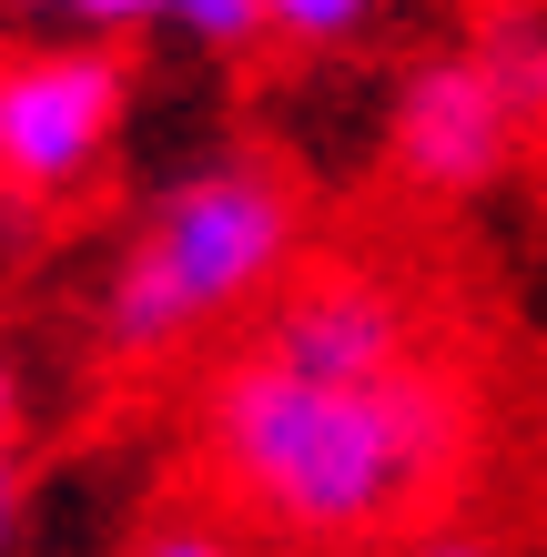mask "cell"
Segmentation results:
<instances>
[{
  "label": "cell",
  "instance_id": "obj_5",
  "mask_svg": "<svg viewBox=\"0 0 547 557\" xmlns=\"http://www.w3.org/2000/svg\"><path fill=\"white\" fill-rule=\"evenodd\" d=\"M253 355H274V366H295V375H325V385H365V375H396L415 355V305L385 274L325 264V274H295L274 294Z\"/></svg>",
  "mask_w": 547,
  "mask_h": 557
},
{
  "label": "cell",
  "instance_id": "obj_8",
  "mask_svg": "<svg viewBox=\"0 0 547 557\" xmlns=\"http://www.w3.org/2000/svg\"><path fill=\"white\" fill-rule=\"evenodd\" d=\"M133 557H244L234 537H213V528H152Z\"/></svg>",
  "mask_w": 547,
  "mask_h": 557
},
{
  "label": "cell",
  "instance_id": "obj_6",
  "mask_svg": "<svg viewBox=\"0 0 547 557\" xmlns=\"http://www.w3.org/2000/svg\"><path fill=\"white\" fill-rule=\"evenodd\" d=\"M41 11H61L72 30H142V21H173V30H192V41H213V51H234V41H253V0H41Z\"/></svg>",
  "mask_w": 547,
  "mask_h": 557
},
{
  "label": "cell",
  "instance_id": "obj_4",
  "mask_svg": "<svg viewBox=\"0 0 547 557\" xmlns=\"http://www.w3.org/2000/svg\"><path fill=\"white\" fill-rule=\"evenodd\" d=\"M527 102L518 82L497 72V51H457V61H426L406 91H396V173L415 193H476L497 183L527 143Z\"/></svg>",
  "mask_w": 547,
  "mask_h": 557
},
{
  "label": "cell",
  "instance_id": "obj_10",
  "mask_svg": "<svg viewBox=\"0 0 547 557\" xmlns=\"http://www.w3.org/2000/svg\"><path fill=\"white\" fill-rule=\"evenodd\" d=\"M415 557H497V547H476V537H426Z\"/></svg>",
  "mask_w": 547,
  "mask_h": 557
},
{
  "label": "cell",
  "instance_id": "obj_1",
  "mask_svg": "<svg viewBox=\"0 0 547 557\" xmlns=\"http://www.w3.org/2000/svg\"><path fill=\"white\" fill-rule=\"evenodd\" d=\"M203 446L253 517L295 537H375L457 486L467 385L436 375L426 355L365 385H325L274 355H244L203 396Z\"/></svg>",
  "mask_w": 547,
  "mask_h": 557
},
{
  "label": "cell",
  "instance_id": "obj_9",
  "mask_svg": "<svg viewBox=\"0 0 547 557\" xmlns=\"http://www.w3.org/2000/svg\"><path fill=\"white\" fill-rule=\"evenodd\" d=\"M11 507H21V476H11V446H0V537H11Z\"/></svg>",
  "mask_w": 547,
  "mask_h": 557
},
{
  "label": "cell",
  "instance_id": "obj_7",
  "mask_svg": "<svg viewBox=\"0 0 547 557\" xmlns=\"http://www.w3.org/2000/svg\"><path fill=\"white\" fill-rule=\"evenodd\" d=\"M375 0H253V21L284 30V41H356Z\"/></svg>",
  "mask_w": 547,
  "mask_h": 557
},
{
  "label": "cell",
  "instance_id": "obj_11",
  "mask_svg": "<svg viewBox=\"0 0 547 557\" xmlns=\"http://www.w3.org/2000/svg\"><path fill=\"white\" fill-rule=\"evenodd\" d=\"M11 406H21V396H11V355H0V436H11Z\"/></svg>",
  "mask_w": 547,
  "mask_h": 557
},
{
  "label": "cell",
  "instance_id": "obj_2",
  "mask_svg": "<svg viewBox=\"0 0 547 557\" xmlns=\"http://www.w3.org/2000/svg\"><path fill=\"white\" fill-rule=\"evenodd\" d=\"M284 253H295V183L274 162H213V173L173 183L152 203L142 244L122 253V274L102 294V345L112 355H163L192 324L253 305Z\"/></svg>",
  "mask_w": 547,
  "mask_h": 557
},
{
  "label": "cell",
  "instance_id": "obj_3",
  "mask_svg": "<svg viewBox=\"0 0 547 557\" xmlns=\"http://www.w3.org/2000/svg\"><path fill=\"white\" fill-rule=\"evenodd\" d=\"M122 102H133V72L91 41L0 61V183L30 193V203L82 193L122 133Z\"/></svg>",
  "mask_w": 547,
  "mask_h": 557
}]
</instances>
